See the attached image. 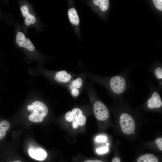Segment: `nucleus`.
Segmentation results:
<instances>
[{
    "label": "nucleus",
    "mask_w": 162,
    "mask_h": 162,
    "mask_svg": "<svg viewBox=\"0 0 162 162\" xmlns=\"http://www.w3.org/2000/svg\"><path fill=\"white\" fill-rule=\"evenodd\" d=\"M32 109L31 113L28 116V119L34 122H42L44 118L47 115L48 108L44 103L39 101H35L31 104Z\"/></svg>",
    "instance_id": "obj_1"
},
{
    "label": "nucleus",
    "mask_w": 162,
    "mask_h": 162,
    "mask_svg": "<svg viewBox=\"0 0 162 162\" xmlns=\"http://www.w3.org/2000/svg\"><path fill=\"white\" fill-rule=\"evenodd\" d=\"M119 123L122 132L129 135L132 134L135 128V123L133 117L127 113H123L120 116Z\"/></svg>",
    "instance_id": "obj_2"
},
{
    "label": "nucleus",
    "mask_w": 162,
    "mask_h": 162,
    "mask_svg": "<svg viewBox=\"0 0 162 162\" xmlns=\"http://www.w3.org/2000/svg\"><path fill=\"white\" fill-rule=\"evenodd\" d=\"M109 85L112 91L116 94L122 93L126 87V82L124 78L119 75L112 77L109 81Z\"/></svg>",
    "instance_id": "obj_3"
},
{
    "label": "nucleus",
    "mask_w": 162,
    "mask_h": 162,
    "mask_svg": "<svg viewBox=\"0 0 162 162\" xmlns=\"http://www.w3.org/2000/svg\"><path fill=\"white\" fill-rule=\"evenodd\" d=\"M93 112L95 118L98 120L105 121L109 117L110 114L107 108L101 101L98 100L94 103Z\"/></svg>",
    "instance_id": "obj_4"
},
{
    "label": "nucleus",
    "mask_w": 162,
    "mask_h": 162,
    "mask_svg": "<svg viewBox=\"0 0 162 162\" xmlns=\"http://www.w3.org/2000/svg\"><path fill=\"white\" fill-rule=\"evenodd\" d=\"M16 40L17 44L19 46L25 48L31 51L34 50L35 47L30 40L26 38L22 32H19L17 33Z\"/></svg>",
    "instance_id": "obj_5"
},
{
    "label": "nucleus",
    "mask_w": 162,
    "mask_h": 162,
    "mask_svg": "<svg viewBox=\"0 0 162 162\" xmlns=\"http://www.w3.org/2000/svg\"><path fill=\"white\" fill-rule=\"evenodd\" d=\"M147 106L150 109H158L161 107L162 101L158 93L155 92L152 93L147 101Z\"/></svg>",
    "instance_id": "obj_6"
},
{
    "label": "nucleus",
    "mask_w": 162,
    "mask_h": 162,
    "mask_svg": "<svg viewBox=\"0 0 162 162\" xmlns=\"http://www.w3.org/2000/svg\"><path fill=\"white\" fill-rule=\"evenodd\" d=\"M30 156L33 158L39 161H43L46 158L47 154L43 149L30 148L28 151Z\"/></svg>",
    "instance_id": "obj_7"
},
{
    "label": "nucleus",
    "mask_w": 162,
    "mask_h": 162,
    "mask_svg": "<svg viewBox=\"0 0 162 162\" xmlns=\"http://www.w3.org/2000/svg\"><path fill=\"white\" fill-rule=\"evenodd\" d=\"M71 78V75L65 70L57 72L55 76L56 80L60 83H67L70 80Z\"/></svg>",
    "instance_id": "obj_8"
},
{
    "label": "nucleus",
    "mask_w": 162,
    "mask_h": 162,
    "mask_svg": "<svg viewBox=\"0 0 162 162\" xmlns=\"http://www.w3.org/2000/svg\"><path fill=\"white\" fill-rule=\"evenodd\" d=\"M68 14L70 22L73 25L77 26L80 22V18L76 10L73 8L69 9Z\"/></svg>",
    "instance_id": "obj_9"
},
{
    "label": "nucleus",
    "mask_w": 162,
    "mask_h": 162,
    "mask_svg": "<svg viewBox=\"0 0 162 162\" xmlns=\"http://www.w3.org/2000/svg\"><path fill=\"white\" fill-rule=\"evenodd\" d=\"M136 162H159L158 158L152 154L148 153L140 156Z\"/></svg>",
    "instance_id": "obj_10"
},
{
    "label": "nucleus",
    "mask_w": 162,
    "mask_h": 162,
    "mask_svg": "<svg viewBox=\"0 0 162 162\" xmlns=\"http://www.w3.org/2000/svg\"><path fill=\"white\" fill-rule=\"evenodd\" d=\"M93 2L94 5L98 6L103 11L107 10L110 5L108 0H94Z\"/></svg>",
    "instance_id": "obj_11"
},
{
    "label": "nucleus",
    "mask_w": 162,
    "mask_h": 162,
    "mask_svg": "<svg viewBox=\"0 0 162 162\" xmlns=\"http://www.w3.org/2000/svg\"><path fill=\"white\" fill-rule=\"evenodd\" d=\"M71 111L73 116L72 126L73 128H76L79 127V125L76 122V120L79 117L83 114L82 112L78 108H73Z\"/></svg>",
    "instance_id": "obj_12"
},
{
    "label": "nucleus",
    "mask_w": 162,
    "mask_h": 162,
    "mask_svg": "<svg viewBox=\"0 0 162 162\" xmlns=\"http://www.w3.org/2000/svg\"><path fill=\"white\" fill-rule=\"evenodd\" d=\"M10 127V124L6 120H3L0 123V140L5 136L6 131L9 130Z\"/></svg>",
    "instance_id": "obj_13"
},
{
    "label": "nucleus",
    "mask_w": 162,
    "mask_h": 162,
    "mask_svg": "<svg viewBox=\"0 0 162 162\" xmlns=\"http://www.w3.org/2000/svg\"><path fill=\"white\" fill-rule=\"evenodd\" d=\"M83 83V80L80 77H78L75 80L72 81L69 86V88L70 90L72 88H80Z\"/></svg>",
    "instance_id": "obj_14"
},
{
    "label": "nucleus",
    "mask_w": 162,
    "mask_h": 162,
    "mask_svg": "<svg viewBox=\"0 0 162 162\" xmlns=\"http://www.w3.org/2000/svg\"><path fill=\"white\" fill-rule=\"evenodd\" d=\"M36 20V18L34 16L29 14L26 16L25 20V22L26 25L29 26L31 23L33 24L34 23Z\"/></svg>",
    "instance_id": "obj_15"
},
{
    "label": "nucleus",
    "mask_w": 162,
    "mask_h": 162,
    "mask_svg": "<svg viewBox=\"0 0 162 162\" xmlns=\"http://www.w3.org/2000/svg\"><path fill=\"white\" fill-rule=\"evenodd\" d=\"M86 119L85 116L82 114L77 119L76 122L79 125L81 126L84 125L86 122Z\"/></svg>",
    "instance_id": "obj_16"
},
{
    "label": "nucleus",
    "mask_w": 162,
    "mask_h": 162,
    "mask_svg": "<svg viewBox=\"0 0 162 162\" xmlns=\"http://www.w3.org/2000/svg\"><path fill=\"white\" fill-rule=\"evenodd\" d=\"M155 76L158 79H162V69L160 67L156 68L154 71Z\"/></svg>",
    "instance_id": "obj_17"
},
{
    "label": "nucleus",
    "mask_w": 162,
    "mask_h": 162,
    "mask_svg": "<svg viewBox=\"0 0 162 162\" xmlns=\"http://www.w3.org/2000/svg\"><path fill=\"white\" fill-rule=\"evenodd\" d=\"M21 12L23 17H25L29 14L28 8L26 5L22 6L20 8Z\"/></svg>",
    "instance_id": "obj_18"
},
{
    "label": "nucleus",
    "mask_w": 162,
    "mask_h": 162,
    "mask_svg": "<svg viewBox=\"0 0 162 162\" xmlns=\"http://www.w3.org/2000/svg\"><path fill=\"white\" fill-rule=\"evenodd\" d=\"M153 1L154 4L158 10L162 11V0H153Z\"/></svg>",
    "instance_id": "obj_19"
},
{
    "label": "nucleus",
    "mask_w": 162,
    "mask_h": 162,
    "mask_svg": "<svg viewBox=\"0 0 162 162\" xmlns=\"http://www.w3.org/2000/svg\"><path fill=\"white\" fill-rule=\"evenodd\" d=\"M65 120L68 122H72L73 116L71 111H69L67 112L65 115Z\"/></svg>",
    "instance_id": "obj_20"
},
{
    "label": "nucleus",
    "mask_w": 162,
    "mask_h": 162,
    "mask_svg": "<svg viewBox=\"0 0 162 162\" xmlns=\"http://www.w3.org/2000/svg\"><path fill=\"white\" fill-rule=\"evenodd\" d=\"M155 143L158 148L162 151V138L158 137L157 138L155 141Z\"/></svg>",
    "instance_id": "obj_21"
},
{
    "label": "nucleus",
    "mask_w": 162,
    "mask_h": 162,
    "mask_svg": "<svg viewBox=\"0 0 162 162\" xmlns=\"http://www.w3.org/2000/svg\"><path fill=\"white\" fill-rule=\"evenodd\" d=\"M108 150V147L106 146L97 149H96V152L98 154H102L106 153Z\"/></svg>",
    "instance_id": "obj_22"
},
{
    "label": "nucleus",
    "mask_w": 162,
    "mask_h": 162,
    "mask_svg": "<svg viewBox=\"0 0 162 162\" xmlns=\"http://www.w3.org/2000/svg\"><path fill=\"white\" fill-rule=\"evenodd\" d=\"M70 92L72 95L74 97H77L80 93L79 89L76 88H72L70 90Z\"/></svg>",
    "instance_id": "obj_23"
},
{
    "label": "nucleus",
    "mask_w": 162,
    "mask_h": 162,
    "mask_svg": "<svg viewBox=\"0 0 162 162\" xmlns=\"http://www.w3.org/2000/svg\"><path fill=\"white\" fill-rule=\"evenodd\" d=\"M96 141L98 142H105L107 140L106 137L104 136L100 135L98 136L95 139Z\"/></svg>",
    "instance_id": "obj_24"
},
{
    "label": "nucleus",
    "mask_w": 162,
    "mask_h": 162,
    "mask_svg": "<svg viewBox=\"0 0 162 162\" xmlns=\"http://www.w3.org/2000/svg\"><path fill=\"white\" fill-rule=\"evenodd\" d=\"M111 162H122L120 158L118 157H114L112 160Z\"/></svg>",
    "instance_id": "obj_25"
},
{
    "label": "nucleus",
    "mask_w": 162,
    "mask_h": 162,
    "mask_svg": "<svg viewBox=\"0 0 162 162\" xmlns=\"http://www.w3.org/2000/svg\"><path fill=\"white\" fill-rule=\"evenodd\" d=\"M84 162H103L100 160H86Z\"/></svg>",
    "instance_id": "obj_26"
},
{
    "label": "nucleus",
    "mask_w": 162,
    "mask_h": 162,
    "mask_svg": "<svg viewBox=\"0 0 162 162\" xmlns=\"http://www.w3.org/2000/svg\"><path fill=\"white\" fill-rule=\"evenodd\" d=\"M12 162H22L20 160H16L14 161H13Z\"/></svg>",
    "instance_id": "obj_27"
}]
</instances>
